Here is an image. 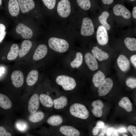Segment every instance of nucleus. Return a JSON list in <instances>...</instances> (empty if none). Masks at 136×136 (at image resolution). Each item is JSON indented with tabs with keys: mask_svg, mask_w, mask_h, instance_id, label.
Segmentation results:
<instances>
[{
	"mask_svg": "<svg viewBox=\"0 0 136 136\" xmlns=\"http://www.w3.org/2000/svg\"><path fill=\"white\" fill-rule=\"evenodd\" d=\"M6 34V32L5 30H0V43L3 41Z\"/></svg>",
	"mask_w": 136,
	"mask_h": 136,
	"instance_id": "nucleus-39",
	"label": "nucleus"
},
{
	"mask_svg": "<svg viewBox=\"0 0 136 136\" xmlns=\"http://www.w3.org/2000/svg\"><path fill=\"white\" fill-rule=\"evenodd\" d=\"M124 43L128 50L131 51L136 50V39L127 37L124 40Z\"/></svg>",
	"mask_w": 136,
	"mask_h": 136,
	"instance_id": "nucleus-31",
	"label": "nucleus"
},
{
	"mask_svg": "<svg viewBox=\"0 0 136 136\" xmlns=\"http://www.w3.org/2000/svg\"><path fill=\"white\" fill-rule=\"evenodd\" d=\"M59 131L62 134L67 136H79L80 134L78 129L70 126H61L59 128Z\"/></svg>",
	"mask_w": 136,
	"mask_h": 136,
	"instance_id": "nucleus-15",
	"label": "nucleus"
},
{
	"mask_svg": "<svg viewBox=\"0 0 136 136\" xmlns=\"http://www.w3.org/2000/svg\"><path fill=\"white\" fill-rule=\"evenodd\" d=\"M123 136H127L128 135H126V134H123Z\"/></svg>",
	"mask_w": 136,
	"mask_h": 136,
	"instance_id": "nucleus-50",
	"label": "nucleus"
},
{
	"mask_svg": "<svg viewBox=\"0 0 136 136\" xmlns=\"http://www.w3.org/2000/svg\"><path fill=\"white\" fill-rule=\"evenodd\" d=\"M39 99L42 104L46 107L50 108L53 105V101L52 98L47 94H41L39 96Z\"/></svg>",
	"mask_w": 136,
	"mask_h": 136,
	"instance_id": "nucleus-25",
	"label": "nucleus"
},
{
	"mask_svg": "<svg viewBox=\"0 0 136 136\" xmlns=\"http://www.w3.org/2000/svg\"><path fill=\"white\" fill-rule=\"evenodd\" d=\"M12 83L16 88L21 87L24 82V76L22 72L19 70L13 72L11 76Z\"/></svg>",
	"mask_w": 136,
	"mask_h": 136,
	"instance_id": "nucleus-9",
	"label": "nucleus"
},
{
	"mask_svg": "<svg viewBox=\"0 0 136 136\" xmlns=\"http://www.w3.org/2000/svg\"><path fill=\"white\" fill-rule=\"evenodd\" d=\"M62 117L58 115H54L50 117L47 120V123L53 126H57L60 125L63 122Z\"/></svg>",
	"mask_w": 136,
	"mask_h": 136,
	"instance_id": "nucleus-27",
	"label": "nucleus"
},
{
	"mask_svg": "<svg viewBox=\"0 0 136 136\" xmlns=\"http://www.w3.org/2000/svg\"><path fill=\"white\" fill-rule=\"evenodd\" d=\"M99 136H104V133H100L98 135Z\"/></svg>",
	"mask_w": 136,
	"mask_h": 136,
	"instance_id": "nucleus-48",
	"label": "nucleus"
},
{
	"mask_svg": "<svg viewBox=\"0 0 136 136\" xmlns=\"http://www.w3.org/2000/svg\"><path fill=\"white\" fill-rule=\"evenodd\" d=\"M19 50L18 46L17 44H12L7 55V59L9 60L15 59L19 54Z\"/></svg>",
	"mask_w": 136,
	"mask_h": 136,
	"instance_id": "nucleus-26",
	"label": "nucleus"
},
{
	"mask_svg": "<svg viewBox=\"0 0 136 136\" xmlns=\"http://www.w3.org/2000/svg\"><path fill=\"white\" fill-rule=\"evenodd\" d=\"M96 38L98 43L101 45H105L108 42L109 37L107 31L103 25L98 27L96 32Z\"/></svg>",
	"mask_w": 136,
	"mask_h": 136,
	"instance_id": "nucleus-7",
	"label": "nucleus"
},
{
	"mask_svg": "<svg viewBox=\"0 0 136 136\" xmlns=\"http://www.w3.org/2000/svg\"><path fill=\"white\" fill-rule=\"evenodd\" d=\"M127 130L124 127H122L118 130V131L120 133L125 132H127Z\"/></svg>",
	"mask_w": 136,
	"mask_h": 136,
	"instance_id": "nucleus-45",
	"label": "nucleus"
},
{
	"mask_svg": "<svg viewBox=\"0 0 136 136\" xmlns=\"http://www.w3.org/2000/svg\"><path fill=\"white\" fill-rule=\"evenodd\" d=\"M40 106L39 96L35 93L30 98L28 101V109L29 112L33 114L36 112Z\"/></svg>",
	"mask_w": 136,
	"mask_h": 136,
	"instance_id": "nucleus-11",
	"label": "nucleus"
},
{
	"mask_svg": "<svg viewBox=\"0 0 136 136\" xmlns=\"http://www.w3.org/2000/svg\"><path fill=\"white\" fill-rule=\"evenodd\" d=\"M131 61L134 67H136V55H134L131 57L130 58Z\"/></svg>",
	"mask_w": 136,
	"mask_h": 136,
	"instance_id": "nucleus-40",
	"label": "nucleus"
},
{
	"mask_svg": "<svg viewBox=\"0 0 136 136\" xmlns=\"http://www.w3.org/2000/svg\"><path fill=\"white\" fill-rule=\"evenodd\" d=\"M100 129L96 126L94 127L92 130V133L94 135H97Z\"/></svg>",
	"mask_w": 136,
	"mask_h": 136,
	"instance_id": "nucleus-41",
	"label": "nucleus"
},
{
	"mask_svg": "<svg viewBox=\"0 0 136 136\" xmlns=\"http://www.w3.org/2000/svg\"><path fill=\"white\" fill-rule=\"evenodd\" d=\"M47 52V48L46 45L43 44L40 45L36 50L33 58L36 61L40 60L46 56Z\"/></svg>",
	"mask_w": 136,
	"mask_h": 136,
	"instance_id": "nucleus-14",
	"label": "nucleus"
},
{
	"mask_svg": "<svg viewBox=\"0 0 136 136\" xmlns=\"http://www.w3.org/2000/svg\"><path fill=\"white\" fill-rule=\"evenodd\" d=\"M48 43L49 47L51 49L60 53L66 51L69 47V44L66 41L56 38H50Z\"/></svg>",
	"mask_w": 136,
	"mask_h": 136,
	"instance_id": "nucleus-1",
	"label": "nucleus"
},
{
	"mask_svg": "<svg viewBox=\"0 0 136 136\" xmlns=\"http://www.w3.org/2000/svg\"><path fill=\"white\" fill-rule=\"evenodd\" d=\"M104 125V123L103 122L99 121L97 122L96 126L98 127L100 129H101L103 128Z\"/></svg>",
	"mask_w": 136,
	"mask_h": 136,
	"instance_id": "nucleus-42",
	"label": "nucleus"
},
{
	"mask_svg": "<svg viewBox=\"0 0 136 136\" xmlns=\"http://www.w3.org/2000/svg\"><path fill=\"white\" fill-rule=\"evenodd\" d=\"M126 83L127 86L131 88H135L136 87L135 78H129L127 79Z\"/></svg>",
	"mask_w": 136,
	"mask_h": 136,
	"instance_id": "nucleus-35",
	"label": "nucleus"
},
{
	"mask_svg": "<svg viewBox=\"0 0 136 136\" xmlns=\"http://www.w3.org/2000/svg\"><path fill=\"white\" fill-rule=\"evenodd\" d=\"M107 133L108 136H119L117 130L113 127H111L107 129Z\"/></svg>",
	"mask_w": 136,
	"mask_h": 136,
	"instance_id": "nucleus-36",
	"label": "nucleus"
},
{
	"mask_svg": "<svg viewBox=\"0 0 136 136\" xmlns=\"http://www.w3.org/2000/svg\"><path fill=\"white\" fill-rule=\"evenodd\" d=\"M56 82L64 90L66 91L73 90L76 85V82L73 78L65 75L58 76L56 79Z\"/></svg>",
	"mask_w": 136,
	"mask_h": 136,
	"instance_id": "nucleus-3",
	"label": "nucleus"
},
{
	"mask_svg": "<svg viewBox=\"0 0 136 136\" xmlns=\"http://www.w3.org/2000/svg\"><path fill=\"white\" fill-rule=\"evenodd\" d=\"M44 5L50 10L54 8L56 4V0H42Z\"/></svg>",
	"mask_w": 136,
	"mask_h": 136,
	"instance_id": "nucleus-34",
	"label": "nucleus"
},
{
	"mask_svg": "<svg viewBox=\"0 0 136 136\" xmlns=\"http://www.w3.org/2000/svg\"><path fill=\"white\" fill-rule=\"evenodd\" d=\"M70 112L73 116L83 119H87L89 116L88 111L86 107L80 103L72 105L70 107Z\"/></svg>",
	"mask_w": 136,
	"mask_h": 136,
	"instance_id": "nucleus-2",
	"label": "nucleus"
},
{
	"mask_svg": "<svg viewBox=\"0 0 136 136\" xmlns=\"http://www.w3.org/2000/svg\"><path fill=\"white\" fill-rule=\"evenodd\" d=\"M119 106L129 112L132 110V105L129 99L127 97L122 98L118 103Z\"/></svg>",
	"mask_w": 136,
	"mask_h": 136,
	"instance_id": "nucleus-28",
	"label": "nucleus"
},
{
	"mask_svg": "<svg viewBox=\"0 0 136 136\" xmlns=\"http://www.w3.org/2000/svg\"><path fill=\"white\" fill-rule=\"evenodd\" d=\"M32 46V43L30 41L28 40L23 41L19 50V57H22L26 55L29 52Z\"/></svg>",
	"mask_w": 136,
	"mask_h": 136,
	"instance_id": "nucleus-20",
	"label": "nucleus"
},
{
	"mask_svg": "<svg viewBox=\"0 0 136 136\" xmlns=\"http://www.w3.org/2000/svg\"><path fill=\"white\" fill-rule=\"evenodd\" d=\"M4 71V69L3 68H0V75L3 73Z\"/></svg>",
	"mask_w": 136,
	"mask_h": 136,
	"instance_id": "nucleus-47",
	"label": "nucleus"
},
{
	"mask_svg": "<svg viewBox=\"0 0 136 136\" xmlns=\"http://www.w3.org/2000/svg\"><path fill=\"white\" fill-rule=\"evenodd\" d=\"M128 130L131 133L132 136H136V127L132 125L129 126L128 127Z\"/></svg>",
	"mask_w": 136,
	"mask_h": 136,
	"instance_id": "nucleus-38",
	"label": "nucleus"
},
{
	"mask_svg": "<svg viewBox=\"0 0 136 136\" xmlns=\"http://www.w3.org/2000/svg\"><path fill=\"white\" fill-rule=\"evenodd\" d=\"M94 31V26L91 20L87 17L84 18L80 30L81 34L84 36H90L93 34Z\"/></svg>",
	"mask_w": 136,
	"mask_h": 136,
	"instance_id": "nucleus-5",
	"label": "nucleus"
},
{
	"mask_svg": "<svg viewBox=\"0 0 136 136\" xmlns=\"http://www.w3.org/2000/svg\"><path fill=\"white\" fill-rule=\"evenodd\" d=\"M2 4V0H0V6Z\"/></svg>",
	"mask_w": 136,
	"mask_h": 136,
	"instance_id": "nucleus-49",
	"label": "nucleus"
},
{
	"mask_svg": "<svg viewBox=\"0 0 136 136\" xmlns=\"http://www.w3.org/2000/svg\"><path fill=\"white\" fill-rule=\"evenodd\" d=\"M8 9L9 13L12 16L15 17L18 16L20 11L18 0H9Z\"/></svg>",
	"mask_w": 136,
	"mask_h": 136,
	"instance_id": "nucleus-17",
	"label": "nucleus"
},
{
	"mask_svg": "<svg viewBox=\"0 0 136 136\" xmlns=\"http://www.w3.org/2000/svg\"><path fill=\"white\" fill-rule=\"evenodd\" d=\"M38 77V73L36 70H32L28 74L26 78L27 85L30 86L34 85L37 82Z\"/></svg>",
	"mask_w": 136,
	"mask_h": 136,
	"instance_id": "nucleus-21",
	"label": "nucleus"
},
{
	"mask_svg": "<svg viewBox=\"0 0 136 136\" xmlns=\"http://www.w3.org/2000/svg\"><path fill=\"white\" fill-rule=\"evenodd\" d=\"M132 16L135 19H136V7L134 6L132 10Z\"/></svg>",
	"mask_w": 136,
	"mask_h": 136,
	"instance_id": "nucleus-44",
	"label": "nucleus"
},
{
	"mask_svg": "<svg viewBox=\"0 0 136 136\" xmlns=\"http://www.w3.org/2000/svg\"><path fill=\"white\" fill-rule=\"evenodd\" d=\"M92 105L93 107L91 111L93 114L97 117L101 116L103 114L102 109L104 106L102 101L99 100L94 101Z\"/></svg>",
	"mask_w": 136,
	"mask_h": 136,
	"instance_id": "nucleus-18",
	"label": "nucleus"
},
{
	"mask_svg": "<svg viewBox=\"0 0 136 136\" xmlns=\"http://www.w3.org/2000/svg\"><path fill=\"white\" fill-rule=\"evenodd\" d=\"M29 118V121L32 122L36 123L39 122L43 119L44 114L43 112L39 111L31 114Z\"/></svg>",
	"mask_w": 136,
	"mask_h": 136,
	"instance_id": "nucleus-30",
	"label": "nucleus"
},
{
	"mask_svg": "<svg viewBox=\"0 0 136 136\" xmlns=\"http://www.w3.org/2000/svg\"><path fill=\"white\" fill-rule=\"evenodd\" d=\"M86 63L89 69L92 71H95L98 68V64L96 58L90 53H86L84 56Z\"/></svg>",
	"mask_w": 136,
	"mask_h": 136,
	"instance_id": "nucleus-13",
	"label": "nucleus"
},
{
	"mask_svg": "<svg viewBox=\"0 0 136 136\" xmlns=\"http://www.w3.org/2000/svg\"><path fill=\"white\" fill-rule=\"evenodd\" d=\"M117 63L120 70L124 72L127 71L129 69L130 64L127 57L123 55H120L117 60Z\"/></svg>",
	"mask_w": 136,
	"mask_h": 136,
	"instance_id": "nucleus-16",
	"label": "nucleus"
},
{
	"mask_svg": "<svg viewBox=\"0 0 136 136\" xmlns=\"http://www.w3.org/2000/svg\"><path fill=\"white\" fill-rule=\"evenodd\" d=\"M76 1L78 6L83 10H87L91 7L90 0H76Z\"/></svg>",
	"mask_w": 136,
	"mask_h": 136,
	"instance_id": "nucleus-33",
	"label": "nucleus"
},
{
	"mask_svg": "<svg viewBox=\"0 0 136 136\" xmlns=\"http://www.w3.org/2000/svg\"><path fill=\"white\" fill-rule=\"evenodd\" d=\"M71 3L70 0H60L57 6L59 15L63 18L67 17L71 12Z\"/></svg>",
	"mask_w": 136,
	"mask_h": 136,
	"instance_id": "nucleus-4",
	"label": "nucleus"
},
{
	"mask_svg": "<svg viewBox=\"0 0 136 136\" xmlns=\"http://www.w3.org/2000/svg\"><path fill=\"white\" fill-rule=\"evenodd\" d=\"M91 52L93 56L100 61L107 59L109 57L107 53L103 51L97 46L93 47Z\"/></svg>",
	"mask_w": 136,
	"mask_h": 136,
	"instance_id": "nucleus-19",
	"label": "nucleus"
},
{
	"mask_svg": "<svg viewBox=\"0 0 136 136\" xmlns=\"http://www.w3.org/2000/svg\"><path fill=\"white\" fill-rule=\"evenodd\" d=\"M75 59L70 63V65L73 68L79 67L82 64L83 57L82 54L80 52H78L76 54Z\"/></svg>",
	"mask_w": 136,
	"mask_h": 136,
	"instance_id": "nucleus-32",
	"label": "nucleus"
},
{
	"mask_svg": "<svg viewBox=\"0 0 136 136\" xmlns=\"http://www.w3.org/2000/svg\"><path fill=\"white\" fill-rule=\"evenodd\" d=\"M113 85V82L111 78L105 79L98 87V91L99 96H102L107 95L111 90Z\"/></svg>",
	"mask_w": 136,
	"mask_h": 136,
	"instance_id": "nucleus-6",
	"label": "nucleus"
},
{
	"mask_svg": "<svg viewBox=\"0 0 136 136\" xmlns=\"http://www.w3.org/2000/svg\"><path fill=\"white\" fill-rule=\"evenodd\" d=\"M11 134L8 132L4 127L0 126V136H11Z\"/></svg>",
	"mask_w": 136,
	"mask_h": 136,
	"instance_id": "nucleus-37",
	"label": "nucleus"
},
{
	"mask_svg": "<svg viewBox=\"0 0 136 136\" xmlns=\"http://www.w3.org/2000/svg\"><path fill=\"white\" fill-rule=\"evenodd\" d=\"M114 14L117 16H121L124 18L128 19L131 16L130 11L123 5L121 4H117L113 8Z\"/></svg>",
	"mask_w": 136,
	"mask_h": 136,
	"instance_id": "nucleus-10",
	"label": "nucleus"
},
{
	"mask_svg": "<svg viewBox=\"0 0 136 136\" xmlns=\"http://www.w3.org/2000/svg\"><path fill=\"white\" fill-rule=\"evenodd\" d=\"M20 10L23 14L28 13L33 9L35 4L33 0H18Z\"/></svg>",
	"mask_w": 136,
	"mask_h": 136,
	"instance_id": "nucleus-12",
	"label": "nucleus"
},
{
	"mask_svg": "<svg viewBox=\"0 0 136 136\" xmlns=\"http://www.w3.org/2000/svg\"><path fill=\"white\" fill-rule=\"evenodd\" d=\"M67 101V98L64 96L55 99L53 100L54 107L56 109H62L66 106Z\"/></svg>",
	"mask_w": 136,
	"mask_h": 136,
	"instance_id": "nucleus-24",
	"label": "nucleus"
},
{
	"mask_svg": "<svg viewBox=\"0 0 136 136\" xmlns=\"http://www.w3.org/2000/svg\"><path fill=\"white\" fill-rule=\"evenodd\" d=\"M12 106V102L8 97L0 93V107L3 109L7 110L11 108Z\"/></svg>",
	"mask_w": 136,
	"mask_h": 136,
	"instance_id": "nucleus-22",
	"label": "nucleus"
},
{
	"mask_svg": "<svg viewBox=\"0 0 136 136\" xmlns=\"http://www.w3.org/2000/svg\"><path fill=\"white\" fill-rule=\"evenodd\" d=\"M109 16V13L107 11H105L101 13L98 17L99 20L103 26L107 30H109L111 28L110 25L107 22V19Z\"/></svg>",
	"mask_w": 136,
	"mask_h": 136,
	"instance_id": "nucleus-29",
	"label": "nucleus"
},
{
	"mask_svg": "<svg viewBox=\"0 0 136 136\" xmlns=\"http://www.w3.org/2000/svg\"><path fill=\"white\" fill-rule=\"evenodd\" d=\"M104 74L100 71H98L93 75L92 78V82L94 86L98 87L105 79Z\"/></svg>",
	"mask_w": 136,
	"mask_h": 136,
	"instance_id": "nucleus-23",
	"label": "nucleus"
},
{
	"mask_svg": "<svg viewBox=\"0 0 136 136\" xmlns=\"http://www.w3.org/2000/svg\"><path fill=\"white\" fill-rule=\"evenodd\" d=\"M102 3L104 4L110 5L114 1V0H101Z\"/></svg>",
	"mask_w": 136,
	"mask_h": 136,
	"instance_id": "nucleus-43",
	"label": "nucleus"
},
{
	"mask_svg": "<svg viewBox=\"0 0 136 136\" xmlns=\"http://www.w3.org/2000/svg\"><path fill=\"white\" fill-rule=\"evenodd\" d=\"M130 0V1H135V0Z\"/></svg>",
	"mask_w": 136,
	"mask_h": 136,
	"instance_id": "nucleus-51",
	"label": "nucleus"
},
{
	"mask_svg": "<svg viewBox=\"0 0 136 136\" xmlns=\"http://www.w3.org/2000/svg\"><path fill=\"white\" fill-rule=\"evenodd\" d=\"M15 30L17 33L20 34L24 39H30L33 35V33L31 29L22 23H19L16 26Z\"/></svg>",
	"mask_w": 136,
	"mask_h": 136,
	"instance_id": "nucleus-8",
	"label": "nucleus"
},
{
	"mask_svg": "<svg viewBox=\"0 0 136 136\" xmlns=\"http://www.w3.org/2000/svg\"><path fill=\"white\" fill-rule=\"evenodd\" d=\"M6 29V27L3 24H0V30H5Z\"/></svg>",
	"mask_w": 136,
	"mask_h": 136,
	"instance_id": "nucleus-46",
	"label": "nucleus"
}]
</instances>
